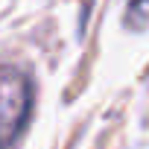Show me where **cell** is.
<instances>
[{
    "instance_id": "obj_2",
    "label": "cell",
    "mask_w": 149,
    "mask_h": 149,
    "mask_svg": "<svg viewBox=\"0 0 149 149\" xmlns=\"http://www.w3.org/2000/svg\"><path fill=\"white\" fill-rule=\"evenodd\" d=\"M123 24H126L129 29H134V32L146 29V26H149V0H132V3L126 6Z\"/></svg>"
},
{
    "instance_id": "obj_1",
    "label": "cell",
    "mask_w": 149,
    "mask_h": 149,
    "mask_svg": "<svg viewBox=\"0 0 149 149\" xmlns=\"http://www.w3.org/2000/svg\"><path fill=\"white\" fill-rule=\"evenodd\" d=\"M32 111V82L18 67H0V149L15 143Z\"/></svg>"
}]
</instances>
